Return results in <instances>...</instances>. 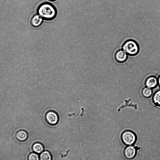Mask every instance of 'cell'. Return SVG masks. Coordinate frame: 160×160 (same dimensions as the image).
Returning a JSON list of instances; mask_svg holds the SVG:
<instances>
[{"mask_svg": "<svg viewBox=\"0 0 160 160\" xmlns=\"http://www.w3.org/2000/svg\"><path fill=\"white\" fill-rule=\"evenodd\" d=\"M38 15L43 19L46 21H51L56 17L57 12L55 8L49 3L41 4L38 10Z\"/></svg>", "mask_w": 160, "mask_h": 160, "instance_id": "obj_1", "label": "cell"}, {"mask_svg": "<svg viewBox=\"0 0 160 160\" xmlns=\"http://www.w3.org/2000/svg\"><path fill=\"white\" fill-rule=\"evenodd\" d=\"M122 49L127 54L134 56L139 53V47L138 44L136 41L133 40H129L124 43Z\"/></svg>", "mask_w": 160, "mask_h": 160, "instance_id": "obj_2", "label": "cell"}, {"mask_svg": "<svg viewBox=\"0 0 160 160\" xmlns=\"http://www.w3.org/2000/svg\"><path fill=\"white\" fill-rule=\"evenodd\" d=\"M122 139L125 144L130 145L135 142L136 137L133 132L127 131L123 133L122 135Z\"/></svg>", "mask_w": 160, "mask_h": 160, "instance_id": "obj_3", "label": "cell"}, {"mask_svg": "<svg viewBox=\"0 0 160 160\" xmlns=\"http://www.w3.org/2000/svg\"><path fill=\"white\" fill-rule=\"evenodd\" d=\"M45 118L46 122L52 125H56L59 121V117L58 114L53 111L48 112L45 115Z\"/></svg>", "mask_w": 160, "mask_h": 160, "instance_id": "obj_4", "label": "cell"}, {"mask_svg": "<svg viewBox=\"0 0 160 160\" xmlns=\"http://www.w3.org/2000/svg\"><path fill=\"white\" fill-rule=\"evenodd\" d=\"M115 58L117 62L120 63H124L127 60L128 54L123 50L120 49L116 52Z\"/></svg>", "mask_w": 160, "mask_h": 160, "instance_id": "obj_5", "label": "cell"}, {"mask_svg": "<svg viewBox=\"0 0 160 160\" xmlns=\"http://www.w3.org/2000/svg\"><path fill=\"white\" fill-rule=\"evenodd\" d=\"M136 154V149L134 147L132 146H129L127 147L124 152V154L125 157L129 159L134 158Z\"/></svg>", "mask_w": 160, "mask_h": 160, "instance_id": "obj_6", "label": "cell"}, {"mask_svg": "<svg viewBox=\"0 0 160 160\" xmlns=\"http://www.w3.org/2000/svg\"><path fill=\"white\" fill-rule=\"evenodd\" d=\"M158 81L156 77L152 76L148 77L146 80L145 85L150 88H153L156 87Z\"/></svg>", "mask_w": 160, "mask_h": 160, "instance_id": "obj_7", "label": "cell"}, {"mask_svg": "<svg viewBox=\"0 0 160 160\" xmlns=\"http://www.w3.org/2000/svg\"><path fill=\"white\" fill-rule=\"evenodd\" d=\"M43 19L39 15H36L33 17L31 20V24L35 27L40 26L42 24Z\"/></svg>", "mask_w": 160, "mask_h": 160, "instance_id": "obj_8", "label": "cell"}, {"mask_svg": "<svg viewBox=\"0 0 160 160\" xmlns=\"http://www.w3.org/2000/svg\"><path fill=\"white\" fill-rule=\"evenodd\" d=\"M16 137L19 141L24 142L27 139L28 134L26 132L23 130H21L17 133Z\"/></svg>", "mask_w": 160, "mask_h": 160, "instance_id": "obj_9", "label": "cell"}, {"mask_svg": "<svg viewBox=\"0 0 160 160\" xmlns=\"http://www.w3.org/2000/svg\"><path fill=\"white\" fill-rule=\"evenodd\" d=\"M33 149L35 153H40L43 152L44 148L43 145L41 143H36L33 144Z\"/></svg>", "mask_w": 160, "mask_h": 160, "instance_id": "obj_10", "label": "cell"}, {"mask_svg": "<svg viewBox=\"0 0 160 160\" xmlns=\"http://www.w3.org/2000/svg\"><path fill=\"white\" fill-rule=\"evenodd\" d=\"M40 158V160H52V157L49 152L45 151L41 153Z\"/></svg>", "mask_w": 160, "mask_h": 160, "instance_id": "obj_11", "label": "cell"}, {"mask_svg": "<svg viewBox=\"0 0 160 160\" xmlns=\"http://www.w3.org/2000/svg\"><path fill=\"white\" fill-rule=\"evenodd\" d=\"M152 91L151 88L145 87L142 91V94L143 96L146 98L150 97L152 94Z\"/></svg>", "mask_w": 160, "mask_h": 160, "instance_id": "obj_12", "label": "cell"}, {"mask_svg": "<svg viewBox=\"0 0 160 160\" xmlns=\"http://www.w3.org/2000/svg\"><path fill=\"white\" fill-rule=\"evenodd\" d=\"M153 101L156 105L160 106V91L156 92L153 97Z\"/></svg>", "mask_w": 160, "mask_h": 160, "instance_id": "obj_13", "label": "cell"}, {"mask_svg": "<svg viewBox=\"0 0 160 160\" xmlns=\"http://www.w3.org/2000/svg\"><path fill=\"white\" fill-rule=\"evenodd\" d=\"M28 160H39L38 155L35 153H32L28 156Z\"/></svg>", "mask_w": 160, "mask_h": 160, "instance_id": "obj_14", "label": "cell"}, {"mask_svg": "<svg viewBox=\"0 0 160 160\" xmlns=\"http://www.w3.org/2000/svg\"><path fill=\"white\" fill-rule=\"evenodd\" d=\"M158 82L159 86L160 87V76L158 78Z\"/></svg>", "mask_w": 160, "mask_h": 160, "instance_id": "obj_15", "label": "cell"}, {"mask_svg": "<svg viewBox=\"0 0 160 160\" xmlns=\"http://www.w3.org/2000/svg\"><path fill=\"white\" fill-rule=\"evenodd\" d=\"M50 1H55V0H50Z\"/></svg>", "mask_w": 160, "mask_h": 160, "instance_id": "obj_16", "label": "cell"}]
</instances>
